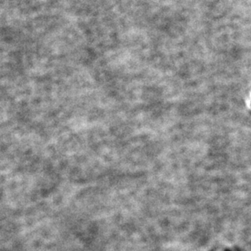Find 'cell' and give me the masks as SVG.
Returning a JSON list of instances; mask_svg holds the SVG:
<instances>
[]
</instances>
